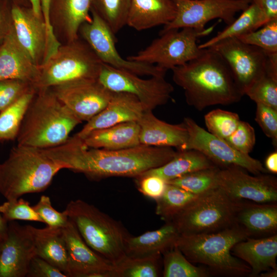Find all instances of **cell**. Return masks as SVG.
<instances>
[{
  "label": "cell",
  "mask_w": 277,
  "mask_h": 277,
  "mask_svg": "<svg viewBox=\"0 0 277 277\" xmlns=\"http://www.w3.org/2000/svg\"><path fill=\"white\" fill-rule=\"evenodd\" d=\"M43 150L63 169L82 173L95 180L111 176L135 178L165 164L177 152L170 147L142 144L120 150L89 149L83 140L74 136L61 145Z\"/></svg>",
  "instance_id": "obj_1"
},
{
  "label": "cell",
  "mask_w": 277,
  "mask_h": 277,
  "mask_svg": "<svg viewBox=\"0 0 277 277\" xmlns=\"http://www.w3.org/2000/svg\"><path fill=\"white\" fill-rule=\"evenodd\" d=\"M174 68L172 79L184 91L187 104L199 111L239 102L244 96L223 58L210 48Z\"/></svg>",
  "instance_id": "obj_2"
},
{
  "label": "cell",
  "mask_w": 277,
  "mask_h": 277,
  "mask_svg": "<svg viewBox=\"0 0 277 277\" xmlns=\"http://www.w3.org/2000/svg\"><path fill=\"white\" fill-rule=\"evenodd\" d=\"M81 123L51 88L35 89L16 138L17 144L39 149L58 146Z\"/></svg>",
  "instance_id": "obj_3"
},
{
  "label": "cell",
  "mask_w": 277,
  "mask_h": 277,
  "mask_svg": "<svg viewBox=\"0 0 277 277\" xmlns=\"http://www.w3.org/2000/svg\"><path fill=\"white\" fill-rule=\"evenodd\" d=\"M247 238L246 233L234 225L210 233L180 234L175 246L191 263L206 266L211 274L249 276V266L231 252L235 244Z\"/></svg>",
  "instance_id": "obj_4"
},
{
  "label": "cell",
  "mask_w": 277,
  "mask_h": 277,
  "mask_svg": "<svg viewBox=\"0 0 277 277\" xmlns=\"http://www.w3.org/2000/svg\"><path fill=\"white\" fill-rule=\"evenodd\" d=\"M62 169L42 149L17 144L0 164V193L11 200L42 192Z\"/></svg>",
  "instance_id": "obj_5"
},
{
  "label": "cell",
  "mask_w": 277,
  "mask_h": 277,
  "mask_svg": "<svg viewBox=\"0 0 277 277\" xmlns=\"http://www.w3.org/2000/svg\"><path fill=\"white\" fill-rule=\"evenodd\" d=\"M64 211L97 253L115 265L126 256L125 242L131 234L121 222L80 199L69 202Z\"/></svg>",
  "instance_id": "obj_6"
},
{
  "label": "cell",
  "mask_w": 277,
  "mask_h": 277,
  "mask_svg": "<svg viewBox=\"0 0 277 277\" xmlns=\"http://www.w3.org/2000/svg\"><path fill=\"white\" fill-rule=\"evenodd\" d=\"M103 63L79 37L61 44L42 65L33 84L35 89L49 88L70 82L97 80Z\"/></svg>",
  "instance_id": "obj_7"
},
{
  "label": "cell",
  "mask_w": 277,
  "mask_h": 277,
  "mask_svg": "<svg viewBox=\"0 0 277 277\" xmlns=\"http://www.w3.org/2000/svg\"><path fill=\"white\" fill-rule=\"evenodd\" d=\"M240 201L232 199L218 187L199 195L170 221L180 234L217 232L234 225Z\"/></svg>",
  "instance_id": "obj_8"
},
{
  "label": "cell",
  "mask_w": 277,
  "mask_h": 277,
  "mask_svg": "<svg viewBox=\"0 0 277 277\" xmlns=\"http://www.w3.org/2000/svg\"><path fill=\"white\" fill-rule=\"evenodd\" d=\"M212 26L203 30L192 28L172 29L160 33V36L134 55L132 61L155 65L167 71L183 65L196 57L202 51L198 39L209 34Z\"/></svg>",
  "instance_id": "obj_9"
},
{
  "label": "cell",
  "mask_w": 277,
  "mask_h": 277,
  "mask_svg": "<svg viewBox=\"0 0 277 277\" xmlns=\"http://www.w3.org/2000/svg\"><path fill=\"white\" fill-rule=\"evenodd\" d=\"M98 81L114 92H126L135 96L144 111H152L166 104L171 98L173 86L165 76H152L143 79L135 74L103 63Z\"/></svg>",
  "instance_id": "obj_10"
},
{
  "label": "cell",
  "mask_w": 277,
  "mask_h": 277,
  "mask_svg": "<svg viewBox=\"0 0 277 277\" xmlns=\"http://www.w3.org/2000/svg\"><path fill=\"white\" fill-rule=\"evenodd\" d=\"M92 19L80 27L78 35L90 47L104 64L137 75L165 76L167 71L155 65L122 57L116 50L115 35L105 22L90 9Z\"/></svg>",
  "instance_id": "obj_11"
},
{
  "label": "cell",
  "mask_w": 277,
  "mask_h": 277,
  "mask_svg": "<svg viewBox=\"0 0 277 277\" xmlns=\"http://www.w3.org/2000/svg\"><path fill=\"white\" fill-rule=\"evenodd\" d=\"M183 123L187 128L188 138L180 150L199 151L218 167L236 166L255 175L267 172L260 161L238 151L224 140L205 130L191 118L185 117Z\"/></svg>",
  "instance_id": "obj_12"
},
{
  "label": "cell",
  "mask_w": 277,
  "mask_h": 277,
  "mask_svg": "<svg viewBox=\"0 0 277 277\" xmlns=\"http://www.w3.org/2000/svg\"><path fill=\"white\" fill-rule=\"evenodd\" d=\"M209 48L223 58L243 95L255 81L267 72L269 53L236 37L224 39Z\"/></svg>",
  "instance_id": "obj_13"
},
{
  "label": "cell",
  "mask_w": 277,
  "mask_h": 277,
  "mask_svg": "<svg viewBox=\"0 0 277 277\" xmlns=\"http://www.w3.org/2000/svg\"><path fill=\"white\" fill-rule=\"evenodd\" d=\"M176 9L174 18L160 32L172 29L192 28L203 30L210 21L219 18L227 25L237 13L247 8L253 0H173Z\"/></svg>",
  "instance_id": "obj_14"
},
{
  "label": "cell",
  "mask_w": 277,
  "mask_h": 277,
  "mask_svg": "<svg viewBox=\"0 0 277 277\" xmlns=\"http://www.w3.org/2000/svg\"><path fill=\"white\" fill-rule=\"evenodd\" d=\"M243 169L230 166L219 169V187L236 201L259 203H277V179L274 176L259 174L252 176Z\"/></svg>",
  "instance_id": "obj_15"
},
{
  "label": "cell",
  "mask_w": 277,
  "mask_h": 277,
  "mask_svg": "<svg viewBox=\"0 0 277 277\" xmlns=\"http://www.w3.org/2000/svg\"><path fill=\"white\" fill-rule=\"evenodd\" d=\"M50 88L82 122L88 121L102 111L113 94L97 80L70 82Z\"/></svg>",
  "instance_id": "obj_16"
},
{
  "label": "cell",
  "mask_w": 277,
  "mask_h": 277,
  "mask_svg": "<svg viewBox=\"0 0 277 277\" xmlns=\"http://www.w3.org/2000/svg\"><path fill=\"white\" fill-rule=\"evenodd\" d=\"M62 230L68 254L67 277H113L115 265L92 250L69 219Z\"/></svg>",
  "instance_id": "obj_17"
},
{
  "label": "cell",
  "mask_w": 277,
  "mask_h": 277,
  "mask_svg": "<svg viewBox=\"0 0 277 277\" xmlns=\"http://www.w3.org/2000/svg\"><path fill=\"white\" fill-rule=\"evenodd\" d=\"M35 255L33 241L25 225L8 222L0 250V277L26 276Z\"/></svg>",
  "instance_id": "obj_18"
},
{
  "label": "cell",
  "mask_w": 277,
  "mask_h": 277,
  "mask_svg": "<svg viewBox=\"0 0 277 277\" xmlns=\"http://www.w3.org/2000/svg\"><path fill=\"white\" fill-rule=\"evenodd\" d=\"M14 31L19 44L34 64L39 66L45 61L47 29L43 17L36 15L31 7L13 3Z\"/></svg>",
  "instance_id": "obj_19"
},
{
  "label": "cell",
  "mask_w": 277,
  "mask_h": 277,
  "mask_svg": "<svg viewBox=\"0 0 277 277\" xmlns=\"http://www.w3.org/2000/svg\"><path fill=\"white\" fill-rule=\"evenodd\" d=\"M90 9V0L50 1L49 23L55 38L61 45L79 38L80 26L92 19Z\"/></svg>",
  "instance_id": "obj_20"
},
{
  "label": "cell",
  "mask_w": 277,
  "mask_h": 277,
  "mask_svg": "<svg viewBox=\"0 0 277 277\" xmlns=\"http://www.w3.org/2000/svg\"><path fill=\"white\" fill-rule=\"evenodd\" d=\"M144 110L139 100L126 92H114L106 107L93 117L74 136L84 139L93 130L130 121L138 122Z\"/></svg>",
  "instance_id": "obj_21"
},
{
  "label": "cell",
  "mask_w": 277,
  "mask_h": 277,
  "mask_svg": "<svg viewBox=\"0 0 277 277\" xmlns=\"http://www.w3.org/2000/svg\"><path fill=\"white\" fill-rule=\"evenodd\" d=\"M234 225L248 238H260L276 234V203L240 201L235 212Z\"/></svg>",
  "instance_id": "obj_22"
},
{
  "label": "cell",
  "mask_w": 277,
  "mask_h": 277,
  "mask_svg": "<svg viewBox=\"0 0 277 277\" xmlns=\"http://www.w3.org/2000/svg\"><path fill=\"white\" fill-rule=\"evenodd\" d=\"M38 73V66L21 46L14 28L0 46V81L16 79L32 86Z\"/></svg>",
  "instance_id": "obj_23"
},
{
  "label": "cell",
  "mask_w": 277,
  "mask_h": 277,
  "mask_svg": "<svg viewBox=\"0 0 277 277\" xmlns=\"http://www.w3.org/2000/svg\"><path fill=\"white\" fill-rule=\"evenodd\" d=\"M231 252L249 266V276L256 277L262 272L277 269V233L260 238H248L235 244Z\"/></svg>",
  "instance_id": "obj_24"
},
{
  "label": "cell",
  "mask_w": 277,
  "mask_h": 277,
  "mask_svg": "<svg viewBox=\"0 0 277 277\" xmlns=\"http://www.w3.org/2000/svg\"><path fill=\"white\" fill-rule=\"evenodd\" d=\"M140 144L175 147L180 150L186 143L188 132L184 124H170L156 117L152 111H144L138 121Z\"/></svg>",
  "instance_id": "obj_25"
},
{
  "label": "cell",
  "mask_w": 277,
  "mask_h": 277,
  "mask_svg": "<svg viewBox=\"0 0 277 277\" xmlns=\"http://www.w3.org/2000/svg\"><path fill=\"white\" fill-rule=\"evenodd\" d=\"M176 12L173 0H130L127 26L138 31L164 26Z\"/></svg>",
  "instance_id": "obj_26"
},
{
  "label": "cell",
  "mask_w": 277,
  "mask_h": 277,
  "mask_svg": "<svg viewBox=\"0 0 277 277\" xmlns=\"http://www.w3.org/2000/svg\"><path fill=\"white\" fill-rule=\"evenodd\" d=\"M180 234L171 221L166 222L158 229L137 236L130 235L125 242V254L131 258L162 255L175 245Z\"/></svg>",
  "instance_id": "obj_27"
},
{
  "label": "cell",
  "mask_w": 277,
  "mask_h": 277,
  "mask_svg": "<svg viewBox=\"0 0 277 277\" xmlns=\"http://www.w3.org/2000/svg\"><path fill=\"white\" fill-rule=\"evenodd\" d=\"M25 226L33 241L36 255L66 274L68 254L62 228L47 226L37 228L30 225Z\"/></svg>",
  "instance_id": "obj_28"
},
{
  "label": "cell",
  "mask_w": 277,
  "mask_h": 277,
  "mask_svg": "<svg viewBox=\"0 0 277 277\" xmlns=\"http://www.w3.org/2000/svg\"><path fill=\"white\" fill-rule=\"evenodd\" d=\"M139 134L138 122L130 121L93 130L82 140L88 148L120 150L140 145Z\"/></svg>",
  "instance_id": "obj_29"
},
{
  "label": "cell",
  "mask_w": 277,
  "mask_h": 277,
  "mask_svg": "<svg viewBox=\"0 0 277 277\" xmlns=\"http://www.w3.org/2000/svg\"><path fill=\"white\" fill-rule=\"evenodd\" d=\"M215 167L217 166L199 151L178 150L175 156L165 164L150 169L139 176L154 175L167 181L197 170Z\"/></svg>",
  "instance_id": "obj_30"
},
{
  "label": "cell",
  "mask_w": 277,
  "mask_h": 277,
  "mask_svg": "<svg viewBox=\"0 0 277 277\" xmlns=\"http://www.w3.org/2000/svg\"><path fill=\"white\" fill-rule=\"evenodd\" d=\"M242 12L241 15L224 30L199 45V47L207 48L224 39L238 37L260 28L269 22L262 8L253 1Z\"/></svg>",
  "instance_id": "obj_31"
},
{
  "label": "cell",
  "mask_w": 277,
  "mask_h": 277,
  "mask_svg": "<svg viewBox=\"0 0 277 277\" xmlns=\"http://www.w3.org/2000/svg\"><path fill=\"white\" fill-rule=\"evenodd\" d=\"M162 254L126 256L115 266L113 277H158L162 275Z\"/></svg>",
  "instance_id": "obj_32"
},
{
  "label": "cell",
  "mask_w": 277,
  "mask_h": 277,
  "mask_svg": "<svg viewBox=\"0 0 277 277\" xmlns=\"http://www.w3.org/2000/svg\"><path fill=\"white\" fill-rule=\"evenodd\" d=\"M35 92L33 89L0 112V141L16 138L21 123Z\"/></svg>",
  "instance_id": "obj_33"
},
{
  "label": "cell",
  "mask_w": 277,
  "mask_h": 277,
  "mask_svg": "<svg viewBox=\"0 0 277 277\" xmlns=\"http://www.w3.org/2000/svg\"><path fill=\"white\" fill-rule=\"evenodd\" d=\"M199 195L167 184L163 194L155 201V213L165 222L170 221Z\"/></svg>",
  "instance_id": "obj_34"
},
{
  "label": "cell",
  "mask_w": 277,
  "mask_h": 277,
  "mask_svg": "<svg viewBox=\"0 0 277 277\" xmlns=\"http://www.w3.org/2000/svg\"><path fill=\"white\" fill-rule=\"evenodd\" d=\"M162 255L164 277H208L211 275L207 268L193 265L175 245Z\"/></svg>",
  "instance_id": "obj_35"
},
{
  "label": "cell",
  "mask_w": 277,
  "mask_h": 277,
  "mask_svg": "<svg viewBox=\"0 0 277 277\" xmlns=\"http://www.w3.org/2000/svg\"><path fill=\"white\" fill-rule=\"evenodd\" d=\"M93 10L114 34L127 26L130 0H90Z\"/></svg>",
  "instance_id": "obj_36"
},
{
  "label": "cell",
  "mask_w": 277,
  "mask_h": 277,
  "mask_svg": "<svg viewBox=\"0 0 277 277\" xmlns=\"http://www.w3.org/2000/svg\"><path fill=\"white\" fill-rule=\"evenodd\" d=\"M218 167L197 170L180 177L167 181L171 184L195 194H201L219 187Z\"/></svg>",
  "instance_id": "obj_37"
},
{
  "label": "cell",
  "mask_w": 277,
  "mask_h": 277,
  "mask_svg": "<svg viewBox=\"0 0 277 277\" xmlns=\"http://www.w3.org/2000/svg\"><path fill=\"white\" fill-rule=\"evenodd\" d=\"M204 120L208 131L223 140L235 130L241 121L237 113L221 109L209 112Z\"/></svg>",
  "instance_id": "obj_38"
},
{
  "label": "cell",
  "mask_w": 277,
  "mask_h": 277,
  "mask_svg": "<svg viewBox=\"0 0 277 277\" xmlns=\"http://www.w3.org/2000/svg\"><path fill=\"white\" fill-rule=\"evenodd\" d=\"M245 95L256 103L277 110V77L267 72L250 86Z\"/></svg>",
  "instance_id": "obj_39"
},
{
  "label": "cell",
  "mask_w": 277,
  "mask_h": 277,
  "mask_svg": "<svg viewBox=\"0 0 277 277\" xmlns=\"http://www.w3.org/2000/svg\"><path fill=\"white\" fill-rule=\"evenodd\" d=\"M236 38L268 53H277V19L271 20L260 28Z\"/></svg>",
  "instance_id": "obj_40"
},
{
  "label": "cell",
  "mask_w": 277,
  "mask_h": 277,
  "mask_svg": "<svg viewBox=\"0 0 277 277\" xmlns=\"http://www.w3.org/2000/svg\"><path fill=\"white\" fill-rule=\"evenodd\" d=\"M0 212L7 222L25 220L43 223L29 203L23 198L6 200L0 205Z\"/></svg>",
  "instance_id": "obj_41"
},
{
  "label": "cell",
  "mask_w": 277,
  "mask_h": 277,
  "mask_svg": "<svg viewBox=\"0 0 277 277\" xmlns=\"http://www.w3.org/2000/svg\"><path fill=\"white\" fill-rule=\"evenodd\" d=\"M34 89L28 82L16 79L0 81V112Z\"/></svg>",
  "instance_id": "obj_42"
},
{
  "label": "cell",
  "mask_w": 277,
  "mask_h": 277,
  "mask_svg": "<svg viewBox=\"0 0 277 277\" xmlns=\"http://www.w3.org/2000/svg\"><path fill=\"white\" fill-rule=\"evenodd\" d=\"M224 140L238 151L249 154L255 143V131L248 123L240 121L235 130Z\"/></svg>",
  "instance_id": "obj_43"
},
{
  "label": "cell",
  "mask_w": 277,
  "mask_h": 277,
  "mask_svg": "<svg viewBox=\"0 0 277 277\" xmlns=\"http://www.w3.org/2000/svg\"><path fill=\"white\" fill-rule=\"evenodd\" d=\"M32 207L48 227L63 228L68 222L69 219L65 212L56 210L48 196L42 195L38 202Z\"/></svg>",
  "instance_id": "obj_44"
},
{
  "label": "cell",
  "mask_w": 277,
  "mask_h": 277,
  "mask_svg": "<svg viewBox=\"0 0 277 277\" xmlns=\"http://www.w3.org/2000/svg\"><path fill=\"white\" fill-rule=\"evenodd\" d=\"M256 104L255 121L265 134L277 144V110L261 103Z\"/></svg>",
  "instance_id": "obj_45"
},
{
  "label": "cell",
  "mask_w": 277,
  "mask_h": 277,
  "mask_svg": "<svg viewBox=\"0 0 277 277\" xmlns=\"http://www.w3.org/2000/svg\"><path fill=\"white\" fill-rule=\"evenodd\" d=\"M138 190L144 195L155 201L162 196L167 183L162 177L154 175H140L135 177Z\"/></svg>",
  "instance_id": "obj_46"
},
{
  "label": "cell",
  "mask_w": 277,
  "mask_h": 277,
  "mask_svg": "<svg viewBox=\"0 0 277 277\" xmlns=\"http://www.w3.org/2000/svg\"><path fill=\"white\" fill-rule=\"evenodd\" d=\"M26 276L67 277L60 270L37 255L32 258Z\"/></svg>",
  "instance_id": "obj_47"
},
{
  "label": "cell",
  "mask_w": 277,
  "mask_h": 277,
  "mask_svg": "<svg viewBox=\"0 0 277 277\" xmlns=\"http://www.w3.org/2000/svg\"><path fill=\"white\" fill-rule=\"evenodd\" d=\"M13 3L11 0H0V46L14 28Z\"/></svg>",
  "instance_id": "obj_48"
},
{
  "label": "cell",
  "mask_w": 277,
  "mask_h": 277,
  "mask_svg": "<svg viewBox=\"0 0 277 277\" xmlns=\"http://www.w3.org/2000/svg\"><path fill=\"white\" fill-rule=\"evenodd\" d=\"M261 7L269 21L277 19V0H261Z\"/></svg>",
  "instance_id": "obj_49"
},
{
  "label": "cell",
  "mask_w": 277,
  "mask_h": 277,
  "mask_svg": "<svg viewBox=\"0 0 277 277\" xmlns=\"http://www.w3.org/2000/svg\"><path fill=\"white\" fill-rule=\"evenodd\" d=\"M50 0H41L42 12L43 18L45 22L47 29V37L49 39L53 38L54 35L49 19V8Z\"/></svg>",
  "instance_id": "obj_50"
},
{
  "label": "cell",
  "mask_w": 277,
  "mask_h": 277,
  "mask_svg": "<svg viewBox=\"0 0 277 277\" xmlns=\"http://www.w3.org/2000/svg\"><path fill=\"white\" fill-rule=\"evenodd\" d=\"M267 171L273 173H277V152L270 153L266 158L265 162Z\"/></svg>",
  "instance_id": "obj_51"
},
{
  "label": "cell",
  "mask_w": 277,
  "mask_h": 277,
  "mask_svg": "<svg viewBox=\"0 0 277 277\" xmlns=\"http://www.w3.org/2000/svg\"><path fill=\"white\" fill-rule=\"evenodd\" d=\"M31 7L36 15L43 17L41 0H30Z\"/></svg>",
  "instance_id": "obj_52"
},
{
  "label": "cell",
  "mask_w": 277,
  "mask_h": 277,
  "mask_svg": "<svg viewBox=\"0 0 277 277\" xmlns=\"http://www.w3.org/2000/svg\"><path fill=\"white\" fill-rule=\"evenodd\" d=\"M8 223L3 218L0 212V237L3 239L7 232L8 228Z\"/></svg>",
  "instance_id": "obj_53"
},
{
  "label": "cell",
  "mask_w": 277,
  "mask_h": 277,
  "mask_svg": "<svg viewBox=\"0 0 277 277\" xmlns=\"http://www.w3.org/2000/svg\"><path fill=\"white\" fill-rule=\"evenodd\" d=\"M258 276L259 277H276L277 269H271L264 272L260 273Z\"/></svg>",
  "instance_id": "obj_54"
},
{
  "label": "cell",
  "mask_w": 277,
  "mask_h": 277,
  "mask_svg": "<svg viewBox=\"0 0 277 277\" xmlns=\"http://www.w3.org/2000/svg\"><path fill=\"white\" fill-rule=\"evenodd\" d=\"M14 3L25 7H31L30 0H11Z\"/></svg>",
  "instance_id": "obj_55"
},
{
  "label": "cell",
  "mask_w": 277,
  "mask_h": 277,
  "mask_svg": "<svg viewBox=\"0 0 277 277\" xmlns=\"http://www.w3.org/2000/svg\"><path fill=\"white\" fill-rule=\"evenodd\" d=\"M253 2L258 4L261 7V0H253Z\"/></svg>",
  "instance_id": "obj_56"
},
{
  "label": "cell",
  "mask_w": 277,
  "mask_h": 277,
  "mask_svg": "<svg viewBox=\"0 0 277 277\" xmlns=\"http://www.w3.org/2000/svg\"><path fill=\"white\" fill-rule=\"evenodd\" d=\"M2 239L0 237V250H1V245H2Z\"/></svg>",
  "instance_id": "obj_57"
}]
</instances>
